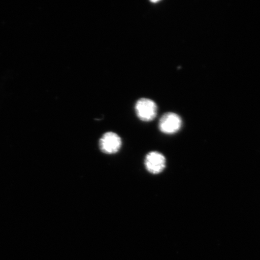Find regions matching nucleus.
Here are the masks:
<instances>
[{
  "label": "nucleus",
  "mask_w": 260,
  "mask_h": 260,
  "mask_svg": "<svg viewBox=\"0 0 260 260\" xmlns=\"http://www.w3.org/2000/svg\"><path fill=\"white\" fill-rule=\"evenodd\" d=\"M136 115L142 121L149 122L155 118L157 114V106L150 99H140L136 104Z\"/></svg>",
  "instance_id": "1"
},
{
  "label": "nucleus",
  "mask_w": 260,
  "mask_h": 260,
  "mask_svg": "<svg viewBox=\"0 0 260 260\" xmlns=\"http://www.w3.org/2000/svg\"><path fill=\"white\" fill-rule=\"evenodd\" d=\"M183 122L178 114L168 112L161 117L158 123L160 132L166 135H173L180 131Z\"/></svg>",
  "instance_id": "2"
},
{
  "label": "nucleus",
  "mask_w": 260,
  "mask_h": 260,
  "mask_svg": "<svg viewBox=\"0 0 260 260\" xmlns=\"http://www.w3.org/2000/svg\"><path fill=\"white\" fill-rule=\"evenodd\" d=\"M167 160L164 155L157 151H152L146 155L145 166L149 173L158 174L164 171Z\"/></svg>",
  "instance_id": "4"
},
{
  "label": "nucleus",
  "mask_w": 260,
  "mask_h": 260,
  "mask_svg": "<svg viewBox=\"0 0 260 260\" xmlns=\"http://www.w3.org/2000/svg\"><path fill=\"white\" fill-rule=\"evenodd\" d=\"M99 146L103 153L115 154L121 148L122 140L115 133L107 132L100 139Z\"/></svg>",
  "instance_id": "3"
}]
</instances>
